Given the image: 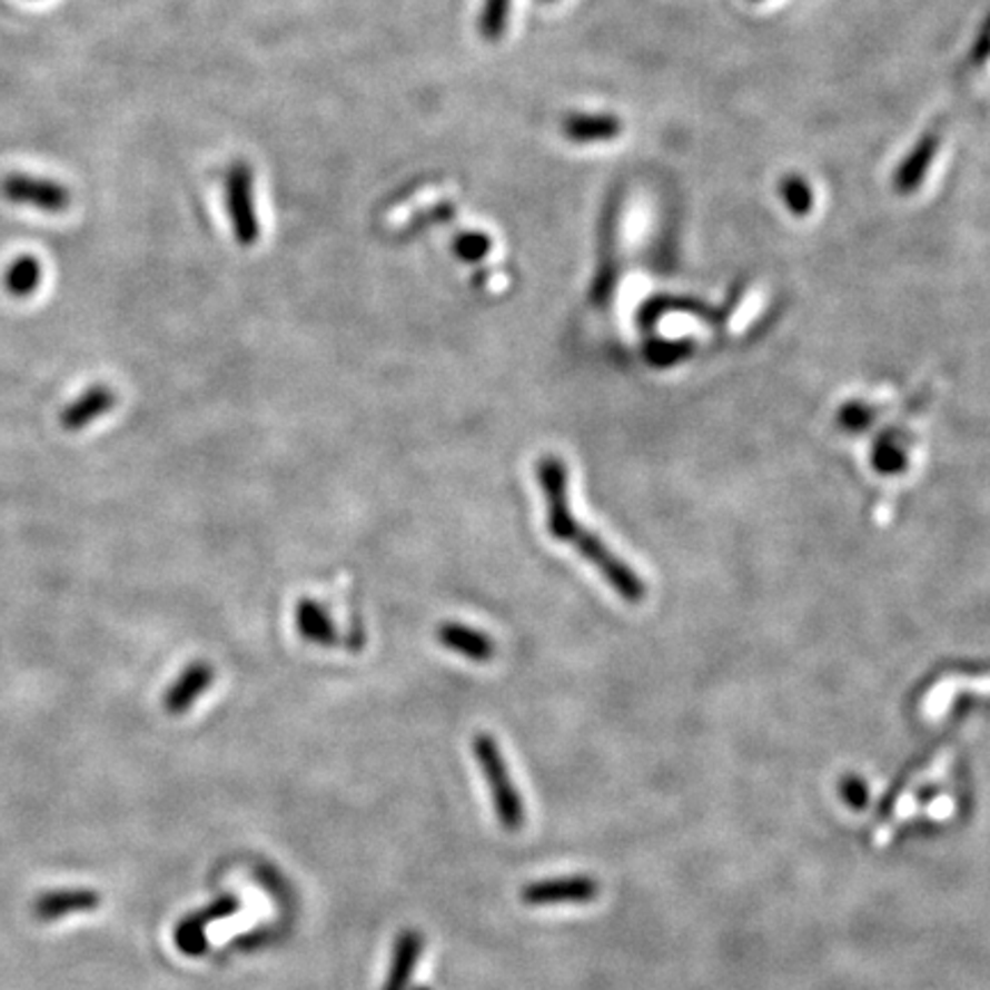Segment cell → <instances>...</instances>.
<instances>
[{
	"label": "cell",
	"mask_w": 990,
	"mask_h": 990,
	"mask_svg": "<svg viewBox=\"0 0 990 990\" xmlns=\"http://www.w3.org/2000/svg\"><path fill=\"white\" fill-rule=\"evenodd\" d=\"M537 477L546 501V527L548 535L562 544L574 546L611 587L626 601L637 603L646 596L644 581L635 571L607 548L596 535L585 529L571 512L568 501V473L564 462L555 454H544L537 464Z\"/></svg>",
	"instance_id": "6da1fadb"
},
{
	"label": "cell",
	"mask_w": 990,
	"mask_h": 990,
	"mask_svg": "<svg viewBox=\"0 0 990 990\" xmlns=\"http://www.w3.org/2000/svg\"><path fill=\"white\" fill-rule=\"evenodd\" d=\"M473 754L484 773L495 816H498L501 825L507 832H518L525 823V808H523V798L509 775L501 743L486 732L475 734Z\"/></svg>",
	"instance_id": "7a4b0ae2"
},
{
	"label": "cell",
	"mask_w": 990,
	"mask_h": 990,
	"mask_svg": "<svg viewBox=\"0 0 990 990\" xmlns=\"http://www.w3.org/2000/svg\"><path fill=\"white\" fill-rule=\"evenodd\" d=\"M225 198L237 244L244 248L255 246L261 235V225L255 205V179L246 164H235L227 172Z\"/></svg>",
	"instance_id": "3957f363"
},
{
	"label": "cell",
	"mask_w": 990,
	"mask_h": 990,
	"mask_svg": "<svg viewBox=\"0 0 990 990\" xmlns=\"http://www.w3.org/2000/svg\"><path fill=\"white\" fill-rule=\"evenodd\" d=\"M239 908H241V901L235 894H225V897L211 901L207 908L196 910V912H190V915L181 918L175 927L177 949L190 959L202 957L209 947L207 929L225 918H232Z\"/></svg>",
	"instance_id": "277c9868"
},
{
	"label": "cell",
	"mask_w": 990,
	"mask_h": 990,
	"mask_svg": "<svg viewBox=\"0 0 990 990\" xmlns=\"http://www.w3.org/2000/svg\"><path fill=\"white\" fill-rule=\"evenodd\" d=\"M0 194H3L12 205H26L32 209H40L47 214H58L69 207V190L44 177L32 175H10L0 184Z\"/></svg>",
	"instance_id": "5b68a950"
},
{
	"label": "cell",
	"mask_w": 990,
	"mask_h": 990,
	"mask_svg": "<svg viewBox=\"0 0 990 990\" xmlns=\"http://www.w3.org/2000/svg\"><path fill=\"white\" fill-rule=\"evenodd\" d=\"M598 883L590 879V875H564V879H548L525 885L521 890V901L532 908L590 903L598 897Z\"/></svg>",
	"instance_id": "8992f818"
},
{
	"label": "cell",
	"mask_w": 990,
	"mask_h": 990,
	"mask_svg": "<svg viewBox=\"0 0 990 990\" xmlns=\"http://www.w3.org/2000/svg\"><path fill=\"white\" fill-rule=\"evenodd\" d=\"M118 406V393L112 390L108 384H92L90 388H86L79 397L71 399L62 410H60V427L69 434L83 432L90 425H95L99 417H103L106 413H110L112 408Z\"/></svg>",
	"instance_id": "52a82bcc"
},
{
	"label": "cell",
	"mask_w": 990,
	"mask_h": 990,
	"mask_svg": "<svg viewBox=\"0 0 990 990\" xmlns=\"http://www.w3.org/2000/svg\"><path fill=\"white\" fill-rule=\"evenodd\" d=\"M101 905V894L90 888H62L40 894L32 903V915L40 922H56L76 912H92Z\"/></svg>",
	"instance_id": "ba28073f"
},
{
	"label": "cell",
	"mask_w": 990,
	"mask_h": 990,
	"mask_svg": "<svg viewBox=\"0 0 990 990\" xmlns=\"http://www.w3.org/2000/svg\"><path fill=\"white\" fill-rule=\"evenodd\" d=\"M216 679L214 667L207 661H196L179 672L170 689L164 693V709L170 715H181L194 706Z\"/></svg>",
	"instance_id": "9c48e42d"
},
{
	"label": "cell",
	"mask_w": 990,
	"mask_h": 990,
	"mask_svg": "<svg viewBox=\"0 0 990 990\" xmlns=\"http://www.w3.org/2000/svg\"><path fill=\"white\" fill-rule=\"evenodd\" d=\"M436 637L445 650L459 654L473 663H488L495 656L493 640L484 631L471 628L466 624L443 622L436 628Z\"/></svg>",
	"instance_id": "30bf717a"
},
{
	"label": "cell",
	"mask_w": 990,
	"mask_h": 990,
	"mask_svg": "<svg viewBox=\"0 0 990 990\" xmlns=\"http://www.w3.org/2000/svg\"><path fill=\"white\" fill-rule=\"evenodd\" d=\"M423 949H425V938L420 935V931L415 929L402 931L395 940L388 977L380 990H408L415 966L423 957Z\"/></svg>",
	"instance_id": "8fae6325"
},
{
	"label": "cell",
	"mask_w": 990,
	"mask_h": 990,
	"mask_svg": "<svg viewBox=\"0 0 990 990\" xmlns=\"http://www.w3.org/2000/svg\"><path fill=\"white\" fill-rule=\"evenodd\" d=\"M296 628L300 637H306L313 644L330 646L337 640L335 624L328 615L326 607L319 601L300 598L296 605Z\"/></svg>",
	"instance_id": "7c38bea8"
},
{
	"label": "cell",
	"mask_w": 990,
	"mask_h": 990,
	"mask_svg": "<svg viewBox=\"0 0 990 990\" xmlns=\"http://www.w3.org/2000/svg\"><path fill=\"white\" fill-rule=\"evenodd\" d=\"M562 133L574 142H603L622 133V122L615 116H571L562 125Z\"/></svg>",
	"instance_id": "4fadbf2b"
},
{
	"label": "cell",
	"mask_w": 990,
	"mask_h": 990,
	"mask_svg": "<svg viewBox=\"0 0 990 990\" xmlns=\"http://www.w3.org/2000/svg\"><path fill=\"white\" fill-rule=\"evenodd\" d=\"M42 285V264L32 255H21L6 271V289L14 298H28Z\"/></svg>",
	"instance_id": "5bb4252c"
},
{
	"label": "cell",
	"mask_w": 990,
	"mask_h": 990,
	"mask_svg": "<svg viewBox=\"0 0 990 990\" xmlns=\"http://www.w3.org/2000/svg\"><path fill=\"white\" fill-rule=\"evenodd\" d=\"M512 0H484L479 17V32L486 42H501L509 26Z\"/></svg>",
	"instance_id": "9a60e30c"
},
{
	"label": "cell",
	"mask_w": 990,
	"mask_h": 990,
	"mask_svg": "<svg viewBox=\"0 0 990 990\" xmlns=\"http://www.w3.org/2000/svg\"><path fill=\"white\" fill-rule=\"evenodd\" d=\"M782 196H784V202H786L795 214H805V211L812 209V194H810V186H808L803 179H798V177H789V179H784V181H782Z\"/></svg>",
	"instance_id": "2e32d148"
},
{
	"label": "cell",
	"mask_w": 990,
	"mask_h": 990,
	"mask_svg": "<svg viewBox=\"0 0 990 990\" xmlns=\"http://www.w3.org/2000/svg\"><path fill=\"white\" fill-rule=\"evenodd\" d=\"M491 239L482 232H466L459 239L454 241V253L459 255L464 261H479L486 257V253L491 250Z\"/></svg>",
	"instance_id": "e0dca14e"
},
{
	"label": "cell",
	"mask_w": 990,
	"mask_h": 990,
	"mask_svg": "<svg viewBox=\"0 0 990 990\" xmlns=\"http://www.w3.org/2000/svg\"><path fill=\"white\" fill-rule=\"evenodd\" d=\"M844 798H847L851 808L862 810L864 803H867V786L858 778H849L844 782Z\"/></svg>",
	"instance_id": "ac0fdd59"
},
{
	"label": "cell",
	"mask_w": 990,
	"mask_h": 990,
	"mask_svg": "<svg viewBox=\"0 0 990 990\" xmlns=\"http://www.w3.org/2000/svg\"><path fill=\"white\" fill-rule=\"evenodd\" d=\"M542 3H553V0H542Z\"/></svg>",
	"instance_id": "d6986e66"
}]
</instances>
